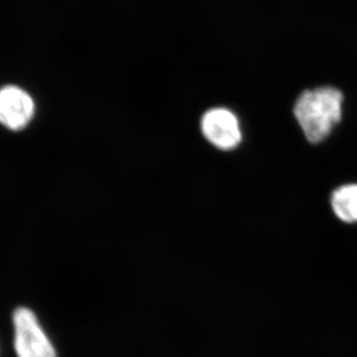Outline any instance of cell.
<instances>
[{
	"instance_id": "1",
	"label": "cell",
	"mask_w": 357,
	"mask_h": 357,
	"mask_svg": "<svg viewBox=\"0 0 357 357\" xmlns=\"http://www.w3.org/2000/svg\"><path fill=\"white\" fill-rule=\"evenodd\" d=\"M342 91L333 86L305 91L298 98L294 114L307 139L319 143L332 132L342 119Z\"/></svg>"
},
{
	"instance_id": "2",
	"label": "cell",
	"mask_w": 357,
	"mask_h": 357,
	"mask_svg": "<svg viewBox=\"0 0 357 357\" xmlns=\"http://www.w3.org/2000/svg\"><path fill=\"white\" fill-rule=\"evenodd\" d=\"M14 347L17 357H56L55 349L34 312L17 307L13 312Z\"/></svg>"
},
{
	"instance_id": "3",
	"label": "cell",
	"mask_w": 357,
	"mask_h": 357,
	"mask_svg": "<svg viewBox=\"0 0 357 357\" xmlns=\"http://www.w3.org/2000/svg\"><path fill=\"white\" fill-rule=\"evenodd\" d=\"M204 137L220 150L234 149L241 142V126L234 112L223 107L211 109L204 114L201 122Z\"/></svg>"
},
{
	"instance_id": "4",
	"label": "cell",
	"mask_w": 357,
	"mask_h": 357,
	"mask_svg": "<svg viewBox=\"0 0 357 357\" xmlns=\"http://www.w3.org/2000/svg\"><path fill=\"white\" fill-rule=\"evenodd\" d=\"M34 114L31 96L18 86H8L0 89V123L7 128H24Z\"/></svg>"
},
{
	"instance_id": "5",
	"label": "cell",
	"mask_w": 357,
	"mask_h": 357,
	"mask_svg": "<svg viewBox=\"0 0 357 357\" xmlns=\"http://www.w3.org/2000/svg\"><path fill=\"white\" fill-rule=\"evenodd\" d=\"M332 206L337 217L345 222H357V185H345L335 190Z\"/></svg>"
}]
</instances>
